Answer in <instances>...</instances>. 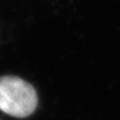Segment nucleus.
I'll return each instance as SVG.
<instances>
[{
	"instance_id": "1",
	"label": "nucleus",
	"mask_w": 120,
	"mask_h": 120,
	"mask_svg": "<svg viewBox=\"0 0 120 120\" xmlns=\"http://www.w3.org/2000/svg\"><path fill=\"white\" fill-rule=\"evenodd\" d=\"M38 97L29 82L15 76L0 77V110L16 118H27L36 110Z\"/></svg>"
}]
</instances>
